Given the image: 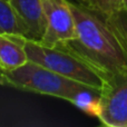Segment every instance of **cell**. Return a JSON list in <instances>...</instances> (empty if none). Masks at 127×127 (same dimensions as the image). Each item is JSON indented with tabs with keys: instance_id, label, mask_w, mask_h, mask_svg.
I'll use <instances>...</instances> for the list:
<instances>
[{
	"instance_id": "3",
	"label": "cell",
	"mask_w": 127,
	"mask_h": 127,
	"mask_svg": "<svg viewBox=\"0 0 127 127\" xmlns=\"http://www.w3.org/2000/svg\"><path fill=\"white\" fill-rule=\"evenodd\" d=\"M1 71L7 79V86L54 96L71 104L83 93L95 89L29 60L16 69Z\"/></svg>"
},
{
	"instance_id": "6",
	"label": "cell",
	"mask_w": 127,
	"mask_h": 127,
	"mask_svg": "<svg viewBox=\"0 0 127 127\" xmlns=\"http://www.w3.org/2000/svg\"><path fill=\"white\" fill-rule=\"evenodd\" d=\"M26 39L40 41L46 29L42 0H8Z\"/></svg>"
},
{
	"instance_id": "2",
	"label": "cell",
	"mask_w": 127,
	"mask_h": 127,
	"mask_svg": "<svg viewBox=\"0 0 127 127\" xmlns=\"http://www.w3.org/2000/svg\"><path fill=\"white\" fill-rule=\"evenodd\" d=\"M25 49L29 62L85 84L100 93L110 86V81L103 72L65 48L48 47L39 41L26 39Z\"/></svg>"
},
{
	"instance_id": "4",
	"label": "cell",
	"mask_w": 127,
	"mask_h": 127,
	"mask_svg": "<svg viewBox=\"0 0 127 127\" xmlns=\"http://www.w3.org/2000/svg\"><path fill=\"white\" fill-rule=\"evenodd\" d=\"M46 29L40 44L57 47L76 38V25L68 0H42Z\"/></svg>"
},
{
	"instance_id": "7",
	"label": "cell",
	"mask_w": 127,
	"mask_h": 127,
	"mask_svg": "<svg viewBox=\"0 0 127 127\" xmlns=\"http://www.w3.org/2000/svg\"><path fill=\"white\" fill-rule=\"evenodd\" d=\"M26 37L19 33H0V69L11 70L28 62Z\"/></svg>"
},
{
	"instance_id": "13",
	"label": "cell",
	"mask_w": 127,
	"mask_h": 127,
	"mask_svg": "<svg viewBox=\"0 0 127 127\" xmlns=\"http://www.w3.org/2000/svg\"><path fill=\"white\" fill-rule=\"evenodd\" d=\"M123 4H124L123 9H127V0H123Z\"/></svg>"
},
{
	"instance_id": "11",
	"label": "cell",
	"mask_w": 127,
	"mask_h": 127,
	"mask_svg": "<svg viewBox=\"0 0 127 127\" xmlns=\"http://www.w3.org/2000/svg\"><path fill=\"white\" fill-rule=\"evenodd\" d=\"M75 1H76V3H78L79 6L84 7V8H87V9H89V10L99 12L98 0H75Z\"/></svg>"
},
{
	"instance_id": "5",
	"label": "cell",
	"mask_w": 127,
	"mask_h": 127,
	"mask_svg": "<svg viewBox=\"0 0 127 127\" xmlns=\"http://www.w3.org/2000/svg\"><path fill=\"white\" fill-rule=\"evenodd\" d=\"M96 118L108 127H127V76L115 80L100 93Z\"/></svg>"
},
{
	"instance_id": "8",
	"label": "cell",
	"mask_w": 127,
	"mask_h": 127,
	"mask_svg": "<svg viewBox=\"0 0 127 127\" xmlns=\"http://www.w3.org/2000/svg\"><path fill=\"white\" fill-rule=\"evenodd\" d=\"M0 33L22 35L20 24L8 0H0Z\"/></svg>"
},
{
	"instance_id": "9",
	"label": "cell",
	"mask_w": 127,
	"mask_h": 127,
	"mask_svg": "<svg viewBox=\"0 0 127 127\" xmlns=\"http://www.w3.org/2000/svg\"><path fill=\"white\" fill-rule=\"evenodd\" d=\"M105 17V16H104ZM112 27L118 33L119 38L127 48V9H122L121 11L105 17Z\"/></svg>"
},
{
	"instance_id": "1",
	"label": "cell",
	"mask_w": 127,
	"mask_h": 127,
	"mask_svg": "<svg viewBox=\"0 0 127 127\" xmlns=\"http://www.w3.org/2000/svg\"><path fill=\"white\" fill-rule=\"evenodd\" d=\"M76 38L60 46L101 71L110 84L127 76V48L101 13L70 2Z\"/></svg>"
},
{
	"instance_id": "12",
	"label": "cell",
	"mask_w": 127,
	"mask_h": 127,
	"mask_svg": "<svg viewBox=\"0 0 127 127\" xmlns=\"http://www.w3.org/2000/svg\"><path fill=\"white\" fill-rule=\"evenodd\" d=\"M0 85L7 86V79H6V77H4V75L2 74L1 69H0Z\"/></svg>"
},
{
	"instance_id": "10",
	"label": "cell",
	"mask_w": 127,
	"mask_h": 127,
	"mask_svg": "<svg viewBox=\"0 0 127 127\" xmlns=\"http://www.w3.org/2000/svg\"><path fill=\"white\" fill-rule=\"evenodd\" d=\"M99 12L105 17L121 11L124 8L123 0H98Z\"/></svg>"
}]
</instances>
